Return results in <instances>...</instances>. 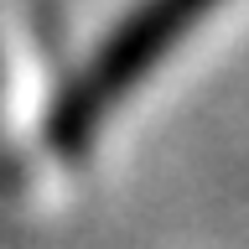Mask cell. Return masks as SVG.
Listing matches in <instances>:
<instances>
[{
    "instance_id": "obj_1",
    "label": "cell",
    "mask_w": 249,
    "mask_h": 249,
    "mask_svg": "<svg viewBox=\"0 0 249 249\" xmlns=\"http://www.w3.org/2000/svg\"><path fill=\"white\" fill-rule=\"evenodd\" d=\"M223 0H135L130 11L104 31L93 57L73 73V83L47 109V151L73 161L99 140L104 120L151 78L156 62H166L182 36L213 16Z\"/></svg>"
}]
</instances>
